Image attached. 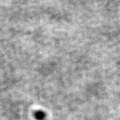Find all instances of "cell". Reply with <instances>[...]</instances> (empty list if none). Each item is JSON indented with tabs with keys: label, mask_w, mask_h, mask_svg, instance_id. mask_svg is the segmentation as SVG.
<instances>
[{
	"label": "cell",
	"mask_w": 120,
	"mask_h": 120,
	"mask_svg": "<svg viewBox=\"0 0 120 120\" xmlns=\"http://www.w3.org/2000/svg\"><path fill=\"white\" fill-rule=\"evenodd\" d=\"M34 116L37 120H43L46 117V114L42 111H38L34 113Z\"/></svg>",
	"instance_id": "obj_1"
}]
</instances>
